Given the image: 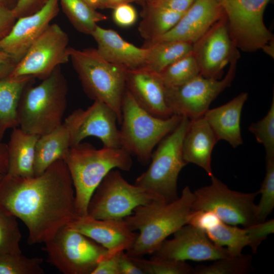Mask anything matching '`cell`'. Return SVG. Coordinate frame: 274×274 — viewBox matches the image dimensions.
<instances>
[{
	"mask_svg": "<svg viewBox=\"0 0 274 274\" xmlns=\"http://www.w3.org/2000/svg\"><path fill=\"white\" fill-rule=\"evenodd\" d=\"M221 221L219 217L213 212L199 211L192 212L188 224L206 232L217 225Z\"/></svg>",
	"mask_w": 274,
	"mask_h": 274,
	"instance_id": "cell-40",
	"label": "cell"
},
{
	"mask_svg": "<svg viewBox=\"0 0 274 274\" xmlns=\"http://www.w3.org/2000/svg\"><path fill=\"white\" fill-rule=\"evenodd\" d=\"M67 34L57 24H50L16 64L10 76H30L43 80L70 59Z\"/></svg>",
	"mask_w": 274,
	"mask_h": 274,
	"instance_id": "cell-13",
	"label": "cell"
},
{
	"mask_svg": "<svg viewBox=\"0 0 274 274\" xmlns=\"http://www.w3.org/2000/svg\"><path fill=\"white\" fill-rule=\"evenodd\" d=\"M226 15L228 31L236 47L246 52L273 51V36L263 21L270 0H219Z\"/></svg>",
	"mask_w": 274,
	"mask_h": 274,
	"instance_id": "cell-9",
	"label": "cell"
},
{
	"mask_svg": "<svg viewBox=\"0 0 274 274\" xmlns=\"http://www.w3.org/2000/svg\"><path fill=\"white\" fill-rule=\"evenodd\" d=\"M194 1V0H153L145 5L184 13L190 7Z\"/></svg>",
	"mask_w": 274,
	"mask_h": 274,
	"instance_id": "cell-43",
	"label": "cell"
},
{
	"mask_svg": "<svg viewBox=\"0 0 274 274\" xmlns=\"http://www.w3.org/2000/svg\"><path fill=\"white\" fill-rule=\"evenodd\" d=\"M217 141L204 116L190 120L182 144L183 159L203 168L211 177L213 175L211 156Z\"/></svg>",
	"mask_w": 274,
	"mask_h": 274,
	"instance_id": "cell-22",
	"label": "cell"
},
{
	"mask_svg": "<svg viewBox=\"0 0 274 274\" xmlns=\"http://www.w3.org/2000/svg\"><path fill=\"white\" fill-rule=\"evenodd\" d=\"M166 87L183 85L199 74L193 52L174 62L159 73Z\"/></svg>",
	"mask_w": 274,
	"mask_h": 274,
	"instance_id": "cell-31",
	"label": "cell"
},
{
	"mask_svg": "<svg viewBox=\"0 0 274 274\" xmlns=\"http://www.w3.org/2000/svg\"><path fill=\"white\" fill-rule=\"evenodd\" d=\"M62 11L79 31L91 35L97 23L107 17L84 0H59Z\"/></svg>",
	"mask_w": 274,
	"mask_h": 274,
	"instance_id": "cell-29",
	"label": "cell"
},
{
	"mask_svg": "<svg viewBox=\"0 0 274 274\" xmlns=\"http://www.w3.org/2000/svg\"><path fill=\"white\" fill-rule=\"evenodd\" d=\"M94 9H104V0H84Z\"/></svg>",
	"mask_w": 274,
	"mask_h": 274,
	"instance_id": "cell-49",
	"label": "cell"
},
{
	"mask_svg": "<svg viewBox=\"0 0 274 274\" xmlns=\"http://www.w3.org/2000/svg\"><path fill=\"white\" fill-rule=\"evenodd\" d=\"M0 209L23 222L28 229L29 245L50 239L79 216L64 161L58 160L32 177L4 175L0 181Z\"/></svg>",
	"mask_w": 274,
	"mask_h": 274,
	"instance_id": "cell-1",
	"label": "cell"
},
{
	"mask_svg": "<svg viewBox=\"0 0 274 274\" xmlns=\"http://www.w3.org/2000/svg\"><path fill=\"white\" fill-rule=\"evenodd\" d=\"M16 64L11 56L0 50V80L10 76Z\"/></svg>",
	"mask_w": 274,
	"mask_h": 274,
	"instance_id": "cell-46",
	"label": "cell"
},
{
	"mask_svg": "<svg viewBox=\"0 0 274 274\" xmlns=\"http://www.w3.org/2000/svg\"><path fill=\"white\" fill-rule=\"evenodd\" d=\"M70 59L87 96L101 101L122 120V101L127 68L104 59L96 49L78 50L70 47Z\"/></svg>",
	"mask_w": 274,
	"mask_h": 274,
	"instance_id": "cell-5",
	"label": "cell"
},
{
	"mask_svg": "<svg viewBox=\"0 0 274 274\" xmlns=\"http://www.w3.org/2000/svg\"><path fill=\"white\" fill-rule=\"evenodd\" d=\"M252 256L241 254L216 260L210 265H198L192 274H245L252 269Z\"/></svg>",
	"mask_w": 274,
	"mask_h": 274,
	"instance_id": "cell-32",
	"label": "cell"
},
{
	"mask_svg": "<svg viewBox=\"0 0 274 274\" xmlns=\"http://www.w3.org/2000/svg\"><path fill=\"white\" fill-rule=\"evenodd\" d=\"M193 47L199 74L206 78L219 79L226 65L239 56L229 33L225 15L194 43Z\"/></svg>",
	"mask_w": 274,
	"mask_h": 274,
	"instance_id": "cell-15",
	"label": "cell"
},
{
	"mask_svg": "<svg viewBox=\"0 0 274 274\" xmlns=\"http://www.w3.org/2000/svg\"><path fill=\"white\" fill-rule=\"evenodd\" d=\"M210 185L193 192L192 212L210 211L224 223L244 227L257 223V205L254 203L258 191L242 193L230 189L214 175Z\"/></svg>",
	"mask_w": 274,
	"mask_h": 274,
	"instance_id": "cell-11",
	"label": "cell"
},
{
	"mask_svg": "<svg viewBox=\"0 0 274 274\" xmlns=\"http://www.w3.org/2000/svg\"><path fill=\"white\" fill-rule=\"evenodd\" d=\"M164 200L153 191L129 183L118 169L110 170L93 192L87 215L97 219H122L136 207Z\"/></svg>",
	"mask_w": 274,
	"mask_h": 274,
	"instance_id": "cell-8",
	"label": "cell"
},
{
	"mask_svg": "<svg viewBox=\"0 0 274 274\" xmlns=\"http://www.w3.org/2000/svg\"><path fill=\"white\" fill-rule=\"evenodd\" d=\"M129 257L144 274H192L193 268L185 261L153 256L150 259H144L143 257Z\"/></svg>",
	"mask_w": 274,
	"mask_h": 274,
	"instance_id": "cell-34",
	"label": "cell"
},
{
	"mask_svg": "<svg viewBox=\"0 0 274 274\" xmlns=\"http://www.w3.org/2000/svg\"><path fill=\"white\" fill-rule=\"evenodd\" d=\"M43 250L48 261L64 274H92L107 249L67 225L61 228Z\"/></svg>",
	"mask_w": 274,
	"mask_h": 274,
	"instance_id": "cell-10",
	"label": "cell"
},
{
	"mask_svg": "<svg viewBox=\"0 0 274 274\" xmlns=\"http://www.w3.org/2000/svg\"><path fill=\"white\" fill-rule=\"evenodd\" d=\"M19 0H0V4L6 8L13 10Z\"/></svg>",
	"mask_w": 274,
	"mask_h": 274,
	"instance_id": "cell-50",
	"label": "cell"
},
{
	"mask_svg": "<svg viewBox=\"0 0 274 274\" xmlns=\"http://www.w3.org/2000/svg\"><path fill=\"white\" fill-rule=\"evenodd\" d=\"M21 238L17 218L0 209V252L22 253L19 245Z\"/></svg>",
	"mask_w": 274,
	"mask_h": 274,
	"instance_id": "cell-35",
	"label": "cell"
},
{
	"mask_svg": "<svg viewBox=\"0 0 274 274\" xmlns=\"http://www.w3.org/2000/svg\"><path fill=\"white\" fill-rule=\"evenodd\" d=\"M153 1V0H146V3H145V4H147V3H149V2H151V1Z\"/></svg>",
	"mask_w": 274,
	"mask_h": 274,
	"instance_id": "cell-52",
	"label": "cell"
},
{
	"mask_svg": "<svg viewBox=\"0 0 274 274\" xmlns=\"http://www.w3.org/2000/svg\"><path fill=\"white\" fill-rule=\"evenodd\" d=\"M24 88L18 107L19 126L24 131L41 136L63 123L67 106L68 84L60 66L37 85Z\"/></svg>",
	"mask_w": 274,
	"mask_h": 274,
	"instance_id": "cell-4",
	"label": "cell"
},
{
	"mask_svg": "<svg viewBox=\"0 0 274 274\" xmlns=\"http://www.w3.org/2000/svg\"><path fill=\"white\" fill-rule=\"evenodd\" d=\"M67 226L99 244L113 254L130 249L138 235L129 228L124 219H97L87 214L78 216Z\"/></svg>",
	"mask_w": 274,
	"mask_h": 274,
	"instance_id": "cell-19",
	"label": "cell"
},
{
	"mask_svg": "<svg viewBox=\"0 0 274 274\" xmlns=\"http://www.w3.org/2000/svg\"><path fill=\"white\" fill-rule=\"evenodd\" d=\"M47 2V0H19L12 11L17 19L37 12Z\"/></svg>",
	"mask_w": 274,
	"mask_h": 274,
	"instance_id": "cell-42",
	"label": "cell"
},
{
	"mask_svg": "<svg viewBox=\"0 0 274 274\" xmlns=\"http://www.w3.org/2000/svg\"><path fill=\"white\" fill-rule=\"evenodd\" d=\"M266 174L258 191L261 198L257 205V223L264 222L274 208V157H265Z\"/></svg>",
	"mask_w": 274,
	"mask_h": 274,
	"instance_id": "cell-36",
	"label": "cell"
},
{
	"mask_svg": "<svg viewBox=\"0 0 274 274\" xmlns=\"http://www.w3.org/2000/svg\"><path fill=\"white\" fill-rule=\"evenodd\" d=\"M143 7L141 13L142 19L138 29L145 43L150 42L167 33L184 14L148 5Z\"/></svg>",
	"mask_w": 274,
	"mask_h": 274,
	"instance_id": "cell-28",
	"label": "cell"
},
{
	"mask_svg": "<svg viewBox=\"0 0 274 274\" xmlns=\"http://www.w3.org/2000/svg\"><path fill=\"white\" fill-rule=\"evenodd\" d=\"M194 199L193 192L187 186L181 196L172 202L155 200L134 208L131 215L123 218L131 230L139 231L126 254L139 257L157 251L169 235L188 223Z\"/></svg>",
	"mask_w": 274,
	"mask_h": 274,
	"instance_id": "cell-2",
	"label": "cell"
},
{
	"mask_svg": "<svg viewBox=\"0 0 274 274\" xmlns=\"http://www.w3.org/2000/svg\"><path fill=\"white\" fill-rule=\"evenodd\" d=\"M63 122L69 132L70 147L79 144L87 137L94 136L105 147H120L117 114L101 101L94 100L86 109L74 110Z\"/></svg>",
	"mask_w": 274,
	"mask_h": 274,
	"instance_id": "cell-14",
	"label": "cell"
},
{
	"mask_svg": "<svg viewBox=\"0 0 274 274\" xmlns=\"http://www.w3.org/2000/svg\"><path fill=\"white\" fill-rule=\"evenodd\" d=\"M248 239V246L254 253L260 244L274 232V220L257 223L244 228Z\"/></svg>",
	"mask_w": 274,
	"mask_h": 274,
	"instance_id": "cell-38",
	"label": "cell"
},
{
	"mask_svg": "<svg viewBox=\"0 0 274 274\" xmlns=\"http://www.w3.org/2000/svg\"><path fill=\"white\" fill-rule=\"evenodd\" d=\"M131 3H136L142 5L141 0H104V9H113L118 5Z\"/></svg>",
	"mask_w": 274,
	"mask_h": 274,
	"instance_id": "cell-48",
	"label": "cell"
},
{
	"mask_svg": "<svg viewBox=\"0 0 274 274\" xmlns=\"http://www.w3.org/2000/svg\"><path fill=\"white\" fill-rule=\"evenodd\" d=\"M165 239L152 256L179 261L217 260L231 256L226 248L215 245L206 233L190 224H186Z\"/></svg>",
	"mask_w": 274,
	"mask_h": 274,
	"instance_id": "cell-16",
	"label": "cell"
},
{
	"mask_svg": "<svg viewBox=\"0 0 274 274\" xmlns=\"http://www.w3.org/2000/svg\"><path fill=\"white\" fill-rule=\"evenodd\" d=\"M190 124L183 117L178 126L158 144L151 157L148 169L135 180L134 185L148 189L161 197L166 202L179 196V175L187 164L182 154V144Z\"/></svg>",
	"mask_w": 274,
	"mask_h": 274,
	"instance_id": "cell-7",
	"label": "cell"
},
{
	"mask_svg": "<svg viewBox=\"0 0 274 274\" xmlns=\"http://www.w3.org/2000/svg\"><path fill=\"white\" fill-rule=\"evenodd\" d=\"M112 17L114 22L122 27L133 25L136 21L138 14L130 4H123L113 9Z\"/></svg>",
	"mask_w": 274,
	"mask_h": 274,
	"instance_id": "cell-39",
	"label": "cell"
},
{
	"mask_svg": "<svg viewBox=\"0 0 274 274\" xmlns=\"http://www.w3.org/2000/svg\"><path fill=\"white\" fill-rule=\"evenodd\" d=\"M4 175H5V174H0V181L2 179V178H3V177L4 176Z\"/></svg>",
	"mask_w": 274,
	"mask_h": 274,
	"instance_id": "cell-53",
	"label": "cell"
},
{
	"mask_svg": "<svg viewBox=\"0 0 274 274\" xmlns=\"http://www.w3.org/2000/svg\"><path fill=\"white\" fill-rule=\"evenodd\" d=\"M143 47L148 49L144 67L158 74L193 50V44L180 41H162Z\"/></svg>",
	"mask_w": 274,
	"mask_h": 274,
	"instance_id": "cell-27",
	"label": "cell"
},
{
	"mask_svg": "<svg viewBox=\"0 0 274 274\" xmlns=\"http://www.w3.org/2000/svg\"><path fill=\"white\" fill-rule=\"evenodd\" d=\"M59 4V0H47L37 12L17 18L9 33L0 41V50L17 63L57 15Z\"/></svg>",
	"mask_w": 274,
	"mask_h": 274,
	"instance_id": "cell-17",
	"label": "cell"
},
{
	"mask_svg": "<svg viewBox=\"0 0 274 274\" xmlns=\"http://www.w3.org/2000/svg\"><path fill=\"white\" fill-rule=\"evenodd\" d=\"M239 56L229 63V68L222 80L206 78L199 74L187 83L166 87V103L174 114L190 120L203 117L212 102L226 88L230 86L236 72Z\"/></svg>",
	"mask_w": 274,
	"mask_h": 274,
	"instance_id": "cell-12",
	"label": "cell"
},
{
	"mask_svg": "<svg viewBox=\"0 0 274 274\" xmlns=\"http://www.w3.org/2000/svg\"><path fill=\"white\" fill-rule=\"evenodd\" d=\"M39 137L24 131L20 127L13 129L7 144L8 168L7 174L25 178L34 176L35 147Z\"/></svg>",
	"mask_w": 274,
	"mask_h": 274,
	"instance_id": "cell-24",
	"label": "cell"
},
{
	"mask_svg": "<svg viewBox=\"0 0 274 274\" xmlns=\"http://www.w3.org/2000/svg\"><path fill=\"white\" fill-rule=\"evenodd\" d=\"M8 168V145L0 141V174H6Z\"/></svg>",
	"mask_w": 274,
	"mask_h": 274,
	"instance_id": "cell-47",
	"label": "cell"
},
{
	"mask_svg": "<svg viewBox=\"0 0 274 274\" xmlns=\"http://www.w3.org/2000/svg\"><path fill=\"white\" fill-rule=\"evenodd\" d=\"M63 160L73 182L79 216L87 214L91 196L110 170L129 171L132 165L131 155L121 147L97 149L87 143L70 147Z\"/></svg>",
	"mask_w": 274,
	"mask_h": 274,
	"instance_id": "cell-3",
	"label": "cell"
},
{
	"mask_svg": "<svg viewBox=\"0 0 274 274\" xmlns=\"http://www.w3.org/2000/svg\"><path fill=\"white\" fill-rule=\"evenodd\" d=\"M249 130L262 144L266 152L265 157H274V97L267 114L261 120L252 123Z\"/></svg>",
	"mask_w": 274,
	"mask_h": 274,
	"instance_id": "cell-37",
	"label": "cell"
},
{
	"mask_svg": "<svg viewBox=\"0 0 274 274\" xmlns=\"http://www.w3.org/2000/svg\"><path fill=\"white\" fill-rule=\"evenodd\" d=\"M70 147L69 132L64 122L51 132L39 136L35 147L34 176L42 174L57 160H63Z\"/></svg>",
	"mask_w": 274,
	"mask_h": 274,
	"instance_id": "cell-26",
	"label": "cell"
},
{
	"mask_svg": "<svg viewBox=\"0 0 274 274\" xmlns=\"http://www.w3.org/2000/svg\"><path fill=\"white\" fill-rule=\"evenodd\" d=\"M91 36L97 43V52L108 61L128 70L144 67L148 53L146 48L138 47L125 41L114 30L98 25Z\"/></svg>",
	"mask_w": 274,
	"mask_h": 274,
	"instance_id": "cell-21",
	"label": "cell"
},
{
	"mask_svg": "<svg viewBox=\"0 0 274 274\" xmlns=\"http://www.w3.org/2000/svg\"><path fill=\"white\" fill-rule=\"evenodd\" d=\"M121 110L120 147L144 164L150 161L154 147L175 129L183 117L174 114L162 119L151 115L138 104L126 87Z\"/></svg>",
	"mask_w": 274,
	"mask_h": 274,
	"instance_id": "cell-6",
	"label": "cell"
},
{
	"mask_svg": "<svg viewBox=\"0 0 274 274\" xmlns=\"http://www.w3.org/2000/svg\"><path fill=\"white\" fill-rule=\"evenodd\" d=\"M248 97L247 92H242L228 102L209 109L204 114L218 141L224 140L233 148L241 145L240 121L243 107Z\"/></svg>",
	"mask_w": 274,
	"mask_h": 274,
	"instance_id": "cell-23",
	"label": "cell"
},
{
	"mask_svg": "<svg viewBox=\"0 0 274 274\" xmlns=\"http://www.w3.org/2000/svg\"><path fill=\"white\" fill-rule=\"evenodd\" d=\"M16 20L12 10L0 4V41L9 33Z\"/></svg>",
	"mask_w": 274,
	"mask_h": 274,
	"instance_id": "cell-44",
	"label": "cell"
},
{
	"mask_svg": "<svg viewBox=\"0 0 274 274\" xmlns=\"http://www.w3.org/2000/svg\"><path fill=\"white\" fill-rule=\"evenodd\" d=\"M225 15L219 0H194L172 29L143 46L167 41L193 44Z\"/></svg>",
	"mask_w": 274,
	"mask_h": 274,
	"instance_id": "cell-18",
	"label": "cell"
},
{
	"mask_svg": "<svg viewBox=\"0 0 274 274\" xmlns=\"http://www.w3.org/2000/svg\"><path fill=\"white\" fill-rule=\"evenodd\" d=\"M118 253L113 254L108 252L103 255L92 274H119L117 262Z\"/></svg>",
	"mask_w": 274,
	"mask_h": 274,
	"instance_id": "cell-41",
	"label": "cell"
},
{
	"mask_svg": "<svg viewBox=\"0 0 274 274\" xmlns=\"http://www.w3.org/2000/svg\"><path fill=\"white\" fill-rule=\"evenodd\" d=\"M117 262L119 274H144L125 251L118 254Z\"/></svg>",
	"mask_w": 274,
	"mask_h": 274,
	"instance_id": "cell-45",
	"label": "cell"
},
{
	"mask_svg": "<svg viewBox=\"0 0 274 274\" xmlns=\"http://www.w3.org/2000/svg\"><path fill=\"white\" fill-rule=\"evenodd\" d=\"M43 259L0 252V274H43Z\"/></svg>",
	"mask_w": 274,
	"mask_h": 274,
	"instance_id": "cell-33",
	"label": "cell"
},
{
	"mask_svg": "<svg viewBox=\"0 0 274 274\" xmlns=\"http://www.w3.org/2000/svg\"><path fill=\"white\" fill-rule=\"evenodd\" d=\"M35 79L21 76L0 80V141L7 130L19 126L17 111L22 92Z\"/></svg>",
	"mask_w": 274,
	"mask_h": 274,
	"instance_id": "cell-25",
	"label": "cell"
},
{
	"mask_svg": "<svg viewBox=\"0 0 274 274\" xmlns=\"http://www.w3.org/2000/svg\"><path fill=\"white\" fill-rule=\"evenodd\" d=\"M142 1V6H144V5L146 3V0H141Z\"/></svg>",
	"mask_w": 274,
	"mask_h": 274,
	"instance_id": "cell-51",
	"label": "cell"
},
{
	"mask_svg": "<svg viewBox=\"0 0 274 274\" xmlns=\"http://www.w3.org/2000/svg\"><path fill=\"white\" fill-rule=\"evenodd\" d=\"M125 87L138 104L151 115L162 119L174 115L166 103L165 87L158 73L144 67L127 69Z\"/></svg>",
	"mask_w": 274,
	"mask_h": 274,
	"instance_id": "cell-20",
	"label": "cell"
},
{
	"mask_svg": "<svg viewBox=\"0 0 274 274\" xmlns=\"http://www.w3.org/2000/svg\"><path fill=\"white\" fill-rule=\"evenodd\" d=\"M205 232L215 245L221 247L226 246L231 256L242 254L243 248L248 246L245 228H240L222 221Z\"/></svg>",
	"mask_w": 274,
	"mask_h": 274,
	"instance_id": "cell-30",
	"label": "cell"
}]
</instances>
